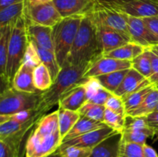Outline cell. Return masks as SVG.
Instances as JSON below:
<instances>
[{"label":"cell","mask_w":158,"mask_h":157,"mask_svg":"<svg viewBox=\"0 0 158 157\" xmlns=\"http://www.w3.org/2000/svg\"><path fill=\"white\" fill-rule=\"evenodd\" d=\"M103 56L98 28L91 11L82 19L66 62L88 69Z\"/></svg>","instance_id":"cell-1"},{"label":"cell","mask_w":158,"mask_h":157,"mask_svg":"<svg viewBox=\"0 0 158 157\" xmlns=\"http://www.w3.org/2000/svg\"><path fill=\"white\" fill-rule=\"evenodd\" d=\"M62 143L57 109L46 114L35 124L26 140V157H49L57 152Z\"/></svg>","instance_id":"cell-2"},{"label":"cell","mask_w":158,"mask_h":157,"mask_svg":"<svg viewBox=\"0 0 158 157\" xmlns=\"http://www.w3.org/2000/svg\"><path fill=\"white\" fill-rule=\"evenodd\" d=\"M86 71L87 69L66 62L52 86L41 93L38 105L34 110V118L36 122L44 116L53 106L59 104L60 99L65 93L87 79L84 77Z\"/></svg>","instance_id":"cell-3"},{"label":"cell","mask_w":158,"mask_h":157,"mask_svg":"<svg viewBox=\"0 0 158 157\" xmlns=\"http://www.w3.org/2000/svg\"><path fill=\"white\" fill-rule=\"evenodd\" d=\"M29 45L26 18L25 14L22 15L13 26L9 42L6 79L8 86H12L15 73L24 61L25 55Z\"/></svg>","instance_id":"cell-4"},{"label":"cell","mask_w":158,"mask_h":157,"mask_svg":"<svg viewBox=\"0 0 158 157\" xmlns=\"http://www.w3.org/2000/svg\"><path fill=\"white\" fill-rule=\"evenodd\" d=\"M83 16L84 15H74L63 18L52 27L54 53L61 69L67 62Z\"/></svg>","instance_id":"cell-5"},{"label":"cell","mask_w":158,"mask_h":157,"mask_svg":"<svg viewBox=\"0 0 158 157\" xmlns=\"http://www.w3.org/2000/svg\"><path fill=\"white\" fill-rule=\"evenodd\" d=\"M41 92L30 93L6 87L0 95V115H9L25 110H35Z\"/></svg>","instance_id":"cell-6"},{"label":"cell","mask_w":158,"mask_h":157,"mask_svg":"<svg viewBox=\"0 0 158 157\" xmlns=\"http://www.w3.org/2000/svg\"><path fill=\"white\" fill-rule=\"evenodd\" d=\"M94 18L97 22L111 28L123 35L131 42L127 24V15L97 1L92 10Z\"/></svg>","instance_id":"cell-7"},{"label":"cell","mask_w":158,"mask_h":157,"mask_svg":"<svg viewBox=\"0 0 158 157\" xmlns=\"http://www.w3.org/2000/svg\"><path fill=\"white\" fill-rule=\"evenodd\" d=\"M25 15L29 22L52 28L63 19L52 1L36 5L26 3Z\"/></svg>","instance_id":"cell-8"},{"label":"cell","mask_w":158,"mask_h":157,"mask_svg":"<svg viewBox=\"0 0 158 157\" xmlns=\"http://www.w3.org/2000/svg\"><path fill=\"white\" fill-rule=\"evenodd\" d=\"M100 2L129 16L143 18L158 15V2L154 0H127L116 2Z\"/></svg>","instance_id":"cell-9"},{"label":"cell","mask_w":158,"mask_h":157,"mask_svg":"<svg viewBox=\"0 0 158 157\" xmlns=\"http://www.w3.org/2000/svg\"><path fill=\"white\" fill-rule=\"evenodd\" d=\"M117 132H119L106 126L105 127L86 132V133L71 139L67 141L63 142L59 149H64V148L69 147V146H78V147L93 149L96 146L100 144L103 140L107 139L108 137L111 136Z\"/></svg>","instance_id":"cell-10"},{"label":"cell","mask_w":158,"mask_h":157,"mask_svg":"<svg viewBox=\"0 0 158 157\" xmlns=\"http://www.w3.org/2000/svg\"><path fill=\"white\" fill-rule=\"evenodd\" d=\"M127 24L131 42L140 45L145 49H149L158 44V40L151 33L143 18L127 15Z\"/></svg>","instance_id":"cell-11"},{"label":"cell","mask_w":158,"mask_h":157,"mask_svg":"<svg viewBox=\"0 0 158 157\" xmlns=\"http://www.w3.org/2000/svg\"><path fill=\"white\" fill-rule=\"evenodd\" d=\"M132 67V61L116 59L103 56L96 62L91 65L85 73V78L97 77L117 71L124 70Z\"/></svg>","instance_id":"cell-12"},{"label":"cell","mask_w":158,"mask_h":157,"mask_svg":"<svg viewBox=\"0 0 158 157\" xmlns=\"http://www.w3.org/2000/svg\"><path fill=\"white\" fill-rule=\"evenodd\" d=\"M62 18L85 15L94 9L97 0H53Z\"/></svg>","instance_id":"cell-13"},{"label":"cell","mask_w":158,"mask_h":157,"mask_svg":"<svg viewBox=\"0 0 158 157\" xmlns=\"http://www.w3.org/2000/svg\"><path fill=\"white\" fill-rule=\"evenodd\" d=\"M26 30L29 41L43 49L54 52L52 43V28L29 22L26 20Z\"/></svg>","instance_id":"cell-14"},{"label":"cell","mask_w":158,"mask_h":157,"mask_svg":"<svg viewBox=\"0 0 158 157\" xmlns=\"http://www.w3.org/2000/svg\"><path fill=\"white\" fill-rule=\"evenodd\" d=\"M96 22L98 28L99 37H100V43L103 49V55L129 42V41L117 31L106 26H103L97 22V21Z\"/></svg>","instance_id":"cell-15"},{"label":"cell","mask_w":158,"mask_h":157,"mask_svg":"<svg viewBox=\"0 0 158 157\" xmlns=\"http://www.w3.org/2000/svg\"><path fill=\"white\" fill-rule=\"evenodd\" d=\"M149 85H151V83L148 78H145L140 72L131 67L125 75L120 86L114 94L117 96L123 97Z\"/></svg>","instance_id":"cell-16"},{"label":"cell","mask_w":158,"mask_h":157,"mask_svg":"<svg viewBox=\"0 0 158 157\" xmlns=\"http://www.w3.org/2000/svg\"><path fill=\"white\" fill-rule=\"evenodd\" d=\"M35 66L27 62H23L15 73L12 86L22 92L36 93L41 92L34 85L33 72Z\"/></svg>","instance_id":"cell-17"},{"label":"cell","mask_w":158,"mask_h":157,"mask_svg":"<svg viewBox=\"0 0 158 157\" xmlns=\"http://www.w3.org/2000/svg\"><path fill=\"white\" fill-rule=\"evenodd\" d=\"M87 102L86 90L84 84L81 83L62 96L59 102V108L69 109L72 111H79V109Z\"/></svg>","instance_id":"cell-18"},{"label":"cell","mask_w":158,"mask_h":157,"mask_svg":"<svg viewBox=\"0 0 158 157\" xmlns=\"http://www.w3.org/2000/svg\"><path fill=\"white\" fill-rule=\"evenodd\" d=\"M121 141V133L117 132L93 148L89 157H117Z\"/></svg>","instance_id":"cell-19"},{"label":"cell","mask_w":158,"mask_h":157,"mask_svg":"<svg viewBox=\"0 0 158 157\" xmlns=\"http://www.w3.org/2000/svg\"><path fill=\"white\" fill-rule=\"evenodd\" d=\"M29 130L24 129L0 139V157H20V146L25 135Z\"/></svg>","instance_id":"cell-20"},{"label":"cell","mask_w":158,"mask_h":157,"mask_svg":"<svg viewBox=\"0 0 158 157\" xmlns=\"http://www.w3.org/2000/svg\"><path fill=\"white\" fill-rule=\"evenodd\" d=\"M14 26L9 25L0 28V76L2 83L8 87L6 79V66L8 59L9 42Z\"/></svg>","instance_id":"cell-21"},{"label":"cell","mask_w":158,"mask_h":157,"mask_svg":"<svg viewBox=\"0 0 158 157\" xmlns=\"http://www.w3.org/2000/svg\"><path fill=\"white\" fill-rule=\"evenodd\" d=\"M105 126H106V125L104 123L92 119L85 116V115H81L80 119L77 122V123L74 125L72 129L68 132L67 135L63 139V142L67 141V140L83 135L86 132H89L90 131L95 130L97 129H100V128L105 127Z\"/></svg>","instance_id":"cell-22"},{"label":"cell","mask_w":158,"mask_h":157,"mask_svg":"<svg viewBox=\"0 0 158 157\" xmlns=\"http://www.w3.org/2000/svg\"><path fill=\"white\" fill-rule=\"evenodd\" d=\"M145 49H147L140 45H137L132 42H129L123 46H120L118 49L105 54L103 56L116 58V59L132 61L136 57L143 53Z\"/></svg>","instance_id":"cell-23"},{"label":"cell","mask_w":158,"mask_h":157,"mask_svg":"<svg viewBox=\"0 0 158 157\" xmlns=\"http://www.w3.org/2000/svg\"><path fill=\"white\" fill-rule=\"evenodd\" d=\"M26 2L15 3L0 9V28L12 25L15 26L17 20L25 14Z\"/></svg>","instance_id":"cell-24"},{"label":"cell","mask_w":158,"mask_h":157,"mask_svg":"<svg viewBox=\"0 0 158 157\" xmlns=\"http://www.w3.org/2000/svg\"><path fill=\"white\" fill-rule=\"evenodd\" d=\"M81 117L80 112L78 111H72L69 109H58V120H59V128H60V134L62 138H65L68 132L72 129L74 125L80 119Z\"/></svg>","instance_id":"cell-25"},{"label":"cell","mask_w":158,"mask_h":157,"mask_svg":"<svg viewBox=\"0 0 158 157\" xmlns=\"http://www.w3.org/2000/svg\"><path fill=\"white\" fill-rule=\"evenodd\" d=\"M158 105V89L154 86V89L148 94L138 107L128 113L131 116H147L156 110Z\"/></svg>","instance_id":"cell-26"},{"label":"cell","mask_w":158,"mask_h":157,"mask_svg":"<svg viewBox=\"0 0 158 157\" xmlns=\"http://www.w3.org/2000/svg\"><path fill=\"white\" fill-rule=\"evenodd\" d=\"M154 86H155L152 84L149 85V86H145V87L141 88L138 90L134 91V92H131V93L121 97L123 104H124L127 115L134 110L137 107H138L139 105L143 102L145 97L154 89Z\"/></svg>","instance_id":"cell-27"},{"label":"cell","mask_w":158,"mask_h":157,"mask_svg":"<svg viewBox=\"0 0 158 157\" xmlns=\"http://www.w3.org/2000/svg\"><path fill=\"white\" fill-rule=\"evenodd\" d=\"M36 123L37 122L34 116L27 123H23V124L10 119L0 122V139L14 135L24 129H31V128L35 126Z\"/></svg>","instance_id":"cell-28"},{"label":"cell","mask_w":158,"mask_h":157,"mask_svg":"<svg viewBox=\"0 0 158 157\" xmlns=\"http://www.w3.org/2000/svg\"><path fill=\"white\" fill-rule=\"evenodd\" d=\"M32 43L34 45L35 49H36L41 62L43 63L49 69L51 75H52V80L54 82L56 78H57V76H58L60 70H61V68L59 66L55 53H54V52H52V51L40 47V46L35 44V43Z\"/></svg>","instance_id":"cell-29"},{"label":"cell","mask_w":158,"mask_h":157,"mask_svg":"<svg viewBox=\"0 0 158 157\" xmlns=\"http://www.w3.org/2000/svg\"><path fill=\"white\" fill-rule=\"evenodd\" d=\"M33 79L34 85L40 92L47 90L53 84V80L49 69L42 62L34 69Z\"/></svg>","instance_id":"cell-30"},{"label":"cell","mask_w":158,"mask_h":157,"mask_svg":"<svg viewBox=\"0 0 158 157\" xmlns=\"http://www.w3.org/2000/svg\"><path fill=\"white\" fill-rule=\"evenodd\" d=\"M129 69H130L110 72V73L105 74V75H99L95 78H97V80L100 82L103 88L114 94L120 86Z\"/></svg>","instance_id":"cell-31"},{"label":"cell","mask_w":158,"mask_h":157,"mask_svg":"<svg viewBox=\"0 0 158 157\" xmlns=\"http://www.w3.org/2000/svg\"><path fill=\"white\" fill-rule=\"evenodd\" d=\"M155 135V132L151 128L145 130H123L121 132V140L128 143L144 145L148 138Z\"/></svg>","instance_id":"cell-32"},{"label":"cell","mask_w":158,"mask_h":157,"mask_svg":"<svg viewBox=\"0 0 158 157\" xmlns=\"http://www.w3.org/2000/svg\"><path fill=\"white\" fill-rule=\"evenodd\" d=\"M132 68L145 78H150L151 75V57L149 49H145L143 53L132 60Z\"/></svg>","instance_id":"cell-33"},{"label":"cell","mask_w":158,"mask_h":157,"mask_svg":"<svg viewBox=\"0 0 158 157\" xmlns=\"http://www.w3.org/2000/svg\"><path fill=\"white\" fill-rule=\"evenodd\" d=\"M105 110L106 106H100V105L94 104L89 102H86L80 109L78 112L81 115H85L92 119L103 123L104 120Z\"/></svg>","instance_id":"cell-34"},{"label":"cell","mask_w":158,"mask_h":157,"mask_svg":"<svg viewBox=\"0 0 158 157\" xmlns=\"http://www.w3.org/2000/svg\"><path fill=\"white\" fill-rule=\"evenodd\" d=\"M125 117L126 115L117 113L106 108L103 123L107 126L121 133L124 127Z\"/></svg>","instance_id":"cell-35"},{"label":"cell","mask_w":158,"mask_h":157,"mask_svg":"<svg viewBox=\"0 0 158 157\" xmlns=\"http://www.w3.org/2000/svg\"><path fill=\"white\" fill-rule=\"evenodd\" d=\"M117 157H144L143 145L121 140Z\"/></svg>","instance_id":"cell-36"},{"label":"cell","mask_w":158,"mask_h":157,"mask_svg":"<svg viewBox=\"0 0 158 157\" xmlns=\"http://www.w3.org/2000/svg\"><path fill=\"white\" fill-rule=\"evenodd\" d=\"M92 149L90 148L69 146L64 149H59L56 152L59 157H89Z\"/></svg>","instance_id":"cell-37"},{"label":"cell","mask_w":158,"mask_h":157,"mask_svg":"<svg viewBox=\"0 0 158 157\" xmlns=\"http://www.w3.org/2000/svg\"><path fill=\"white\" fill-rule=\"evenodd\" d=\"M145 116H131L126 115L123 130H145L149 129Z\"/></svg>","instance_id":"cell-38"},{"label":"cell","mask_w":158,"mask_h":157,"mask_svg":"<svg viewBox=\"0 0 158 157\" xmlns=\"http://www.w3.org/2000/svg\"><path fill=\"white\" fill-rule=\"evenodd\" d=\"M34 116V110H25L17 113L9 115H0V122L6 119H10L12 121L19 123H26Z\"/></svg>","instance_id":"cell-39"},{"label":"cell","mask_w":158,"mask_h":157,"mask_svg":"<svg viewBox=\"0 0 158 157\" xmlns=\"http://www.w3.org/2000/svg\"><path fill=\"white\" fill-rule=\"evenodd\" d=\"M105 106H106V109H110V110L117 112V113L127 115L123 99H122L121 97L117 96V95H114V94H113L110 97V99L106 102Z\"/></svg>","instance_id":"cell-40"},{"label":"cell","mask_w":158,"mask_h":157,"mask_svg":"<svg viewBox=\"0 0 158 157\" xmlns=\"http://www.w3.org/2000/svg\"><path fill=\"white\" fill-rule=\"evenodd\" d=\"M23 62H27L29 64L32 65V66H35V67H36L38 65H40L41 63V61H40V56H39L36 49L34 46V45L29 41Z\"/></svg>","instance_id":"cell-41"},{"label":"cell","mask_w":158,"mask_h":157,"mask_svg":"<svg viewBox=\"0 0 158 157\" xmlns=\"http://www.w3.org/2000/svg\"><path fill=\"white\" fill-rule=\"evenodd\" d=\"M83 84H84L85 87H86L87 101H89L97 93V91L102 87V85L100 84V82L95 77L87 78V79L83 83Z\"/></svg>","instance_id":"cell-42"},{"label":"cell","mask_w":158,"mask_h":157,"mask_svg":"<svg viewBox=\"0 0 158 157\" xmlns=\"http://www.w3.org/2000/svg\"><path fill=\"white\" fill-rule=\"evenodd\" d=\"M112 95V92H110V91H108L107 89H106L105 88H103V86H102V87L97 91V93H96L95 95L87 102L92 103H94V104L100 105V106H105L106 102L108 101L110 97Z\"/></svg>","instance_id":"cell-43"},{"label":"cell","mask_w":158,"mask_h":157,"mask_svg":"<svg viewBox=\"0 0 158 157\" xmlns=\"http://www.w3.org/2000/svg\"><path fill=\"white\" fill-rule=\"evenodd\" d=\"M151 51V50H150ZM151 75L148 78L154 86H158V56L151 51Z\"/></svg>","instance_id":"cell-44"},{"label":"cell","mask_w":158,"mask_h":157,"mask_svg":"<svg viewBox=\"0 0 158 157\" xmlns=\"http://www.w3.org/2000/svg\"><path fill=\"white\" fill-rule=\"evenodd\" d=\"M143 19L149 30L151 32V33L158 40V15L147 17V18H143Z\"/></svg>","instance_id":"cell-45"},{"label":"cell","mask_w":158,"mask_h":157,"mask_svg":"<svg viewBox=\"0 0 158 157\" xmlns=\"http://www.w3.org/2000/svg\"><path fill=\"white\" fill-rule=\"evenodd\" d=\"M145 118L148 126L154 130L155 135H158V110L154 111L145 116Z\"/></svg>","instance_id":"cell-46"},{"label":"cell","mask_w":158,"mask_h":157,"mask_svg":"<svg viewBox=\"0 0 158 157\" xmlns=\"http://www.w3.org/2000/svg\"><path fill=\"white\" fill-rule=\"evenodd\" d=\"M143 155L144 157H158L155 149L147 143L143 145Z\"/></svg>","instance_id":"cell-47"},{"label":"cell","mask_w":158,"mask_h":157,"mask_svg":"<svg viewBox=\"0 0 158 157\" xmlns=\"http://www.w3.org/2000/svg\"><path fill=\"white\" fill-rule=\"evenodd\" d=\"M26 0H0V9H2L11 5L25 2Z\"/></svg>","instance_id":"cell-48"},{"label":"cell","mask_w":158,"mask_h":157,"mask_svg":"<svg viewBox=\"0 0 158 157\" xmlns=\"http://www.w3.org/2000/svg\"><path fill=\"white\" fill-rule=\"evenodd\" d=\"M53 0H26V3L28 5H36L40 4V3L47 2H51Z\"/></svg>","instance_id":"cell-49"},{"label":"cell","mask_w":158,"mask_h":157,"mask_svg":"<svg viewBox=\"0 0 158 157\" xmlns=\"http://www.w3.org/2000/svg\"><path fill=\"white\" fill-rule=\"evenodd\" d=\"M149 49L151 51V52H154L155 55H157L158 56V44L151 46V48H149Z\"/></svg>","instance_id":"cell-50"},{"label":"cell","mask_w":158,"mask_h":157,"mask_svg":"<svg viewBox=\"0 0 158 157\" xmlns=\"http://www.w3.org/2000/svg\"><path fill=\"white\" fill-rule=\"evenodd\" d=\"M98 1L103 2H123L127 0H98Z\"/></svg>","instance_id":"cell-51"},{"label":"cell","mask_w":158,"mask_h":157,"mask_svg":"<svg viewBox=\"0 0 158 157\" xmlns=\"http://www.w3.org/2000/svg\"><path fill=\"white\" fill-rule=\"evenodd\" d=\"M156 110H158V105H157V109H156Z\"/></svg>","instance_id":"cell-52"},{"label":"cell","mask_w":158,"mask_h":157,"mask_svg":"<svg viewBox=\"0 0 158 157\" xmlns=\"http://www.w3.org/2000/svg\"><path fill=\"white\" fill-rule=\"evenodd\" d=\"M154 1H155V2H158V0H154Z\"/></svg>","instance_id":"cell-53"},{"label":"cell","mask_w":158,"mask_h":157,"mask_svg":"<svg viewBox=\"0 0 158 157\" xmlns=\"http://www.w3.org/2000/svg\"><path fill=\"white\" fill-rule=\"evenodd\" d=\"M157 89H158V86H157Z\"/></svg>","instance_id":"cell-54"}]
</instances>
